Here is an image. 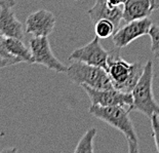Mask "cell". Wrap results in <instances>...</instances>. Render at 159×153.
Masks as SVG:
<instances>
[{"label": "cell", "instance_id": "1", "mask_svg": "<svg viewBox=\"0 0 159 153\" xmlns=\"http://www.w3.org/2000/svg\"><path fill=\"white\" fill-rule=\"evenodd\" d=\"M130 111L129 107L124 106L103 107L98 106V105H91L89 107L91 115L110 124L111 127L121 132L125 136L128 145V152L138 153L140 152V148H139L137 132L129 117Z\"/></svg>", "mask_w": 159, "mask_h": 153}, {"label": "cell", "instance_id": "2", "mask_svg": "<svg viewBox=\"0 0 159 153\" xmlns=\"http://www.w3.org/2000/svg\"><path fill=\"white\" fill-rule=\"evenodd\" d=\"M144 68L142 62L127 63L119 56L110 55L106 71L116 90L131 93L140 80Z\"/></svg>", "mask_w": 159, "mask_h": 153}, {"label": "cell", "instance_id": "3", "mask_svg": "<svg viewBox=\"0 0 159 153\" xmlns=\"http://www.w3.org/2000/svg\"><path fill=\"white\" fill-rule=\"evenodd\" d=\"M131 94L134 98L131 110L140 111L149 118L155 114L159 116V104L153 95V62L151 60L145 64L144 72Z\"/></svg>", "mask_w": 159, "mask_h": 153}, {"label": "cell", "instance_id": "4", "mask_svg": "<svg viewBox=\"0 0 159 153\" xmlns=\"http://www.w3.org/2000/svg\"><path fill=\"white\" fill-rule=\"evenodd\" d=\"M66 74L72 82L80 86H87L98 90L115 88L106 69L102 67L74 61L68 67Z\"/></svg>", "mask_w": 159, "mask_h": 153}, {"label": "cell", "instance_id": "5", "mask_svg": "<svg viewBox=\"0 0 159 153\" xmlns=\"http://www.w3.org/2000/svg\"><path fill=\"white\" fill-rule=\"evenodd\" d=\"M30 49L33 56V64L42 65L57 73L67 72L68 67L53 55L47 36H33L30 39Z\"/></svg>", "mask_w": 159, "mask_h": 153}, {"label": "cell", "instance_id": "6", "mask_svg": "<svg viewBox=\"0 0 159 153\" xmlns=\"http://www.w3.org/2000/svg\"><path fill=\"white\" fill-rule=\"evenodd\" d=\"M81 87L87 94L91 105H98V106L103 107L124 106L129 107V109L133 106L134 98L131 93H124V91L118 90L116 88L98 90V88H93L87 86H83Z\"/></svg>", "mask_w": 159, "mask_h": 153}, {"label": "cell", "instance_id": "7", "mask_svg": "<svg viewBox=\"0 0 159 153\" xmlns=\"http://www.w3.org/2000/svg\"><path fill=\"white\" fill-rule=\"evenodd\" d=\"M110 55L111 53L104 49L100 42V38L97 36L90 42L72 52V53L69 56V61L71 62L78 61V62L89 64V65L107 69Z\"/></svg>", "mask_w": 159, "mask_h": 153}, {"label": "cell", "instance_id": "8", "mask_svg": "<svg viewBox=\"0 0 159 153\" xmlns=\"http://www.w3.org/2000/svg\"><path fill=\"white\" fill-rule=\"evenodd\" d=\"M151 19L145 18L126 23L123 27L118 29L112 36L114 45L117 49H123L128 44L142 36L148 35L152 27Z\"/></svg>", "mask_w": 159, "mask_h": 153}, {"label": "cell", "instance_id": "9", "mask_svg": "<svg viewBox=\"0 0 159 153\" xmlns=\"http://www.w3.org/2000/svg\"><path fill=\"white\" fill-rule=\"evenodd\" d=\"M56 26L55 15L46 9L32 12L26 20V32L33 36H47L52 33Z\"/></svg>", "mask_w": 159, "mask_h": 153}, {"label": "cell", "instance_id": "10", "mask_svg": "<svg viewBox=\"0 0 159 153\" xmlns=\"http://www.w3.org/2000/svg\"><path fill=\"white\" fill-rule=\"evenodd\" d=\"M93 24L97 23L99 20L107 19L112 21L116 27L119 26L122 20L123 7L121 6H110L106 0H97L94 5L87 11Z\"/></svg>", "mask_w": 159, "mask_h": 153}, {"label": "cell", "instance_id": "11", "mask_svg": "<svg viewBox=\"0 0 159 153\" xmlns=\"http://www.w3.org/2000/svg\"><path fill=\"white\" fill-rule=\"evenodd\" d=\"M0 31L6 37L23 40L25 36L23 24L16 16L11 7H0Z\"/></svg>", "mask_w": 159, "mask_h": 153}, {"label": "cell", "instance_id": "12", "mask_svg": "<svg viewBox=\"0 0 159 153\" xmlns=\"http://www.w3.org/2000/svg\"><path fill=\"white\" fill-rule=\"evenodd\" d=\"M152 9L151 0H126L123 4L122 19L125 22H131L136 20L149 18Z\"/></svg>", "mask_w": 159, "mask_h": 153}, {"label": "cell", "instance_id": "13", "mask_svg": "<svg viewBox=\"0 0 159 153\" xmlns=\"http://www.w3.org/2000/svg\"><path fill=\"white\" fill-rule=\"evenodd\" d=\"M6 49L12 57L19 59L21 62L33 64V56L30 47H27L22 39L7 37L6 38Z\"/></svg>", "mask_w": 159, "mask_h": 153}, {"label": "cell", "instance_id": "14", "mask_svg": "<svg viewBox=\"0 0 159 153\" xmlns=\"http://www.w3.org/2000/svg\"><path fill=\"white\" fill-rule=\"evenodd\" d=\"M97 136V128H89L85 132V134L82 136L80 141L77 144L75 153H93L94 151L93 148V140Z\"/></svg>", "mask_w": 159, "mask_h": 153}, {"label": "cell", "instance_id": "15", "mask_svg": "<svg viewBox=\"0 0 159 153\" xmlns=\"http://www.w3.org/2000/svg\"><path fill=\"white\" fill-rule=\"evenodd\" d=\"M93 25H94V33H96V35L100 39L110 38L111 36H113V34L115 33V29L117 28L116 25L112 21L107 19L99 20Z\"/></svg>", "mask_w": 159, "mask_h": 153}, {"label": "cell", "instance_id": "16", "mask_svg": "<svg viewBox=\"0 0 159 153\" xmlns=\"http://www.w3.org/2000/svg\"><path fill=\"white\" fill-rule=\"evenodd\" d=\"M149 35L151 38V52L155 58L159 59V26L152 25Z\"/></svg>", "mask_w": 159, "mask_h": 153}, {"label": "cell", "instance_id": "17", "mask_svg": "<svg viewBox=\"0 0 159 153\" xmlns=\"http://www.w3.org/2000/svg\"><path fill=\"white\" fill-rule=\"evenodd\" d=\"M6 38H7V37H6L4 34L0 31V57L4 58V59L12 61V62L16 63V64L22 63L19 59H16V58L12 57L11 53H8L7 49H6Z\"/></svg>", "mask_w": 159, "mask_h": 153}, {"label": "cell", "instance_id": "18", "mask_svg": "<svg viewBox=\"0 0 159 153\" xmlns=\"http://www.w3.org/2000/svg\"><path fill=\"white\" fill-rule=\"evenodd\" d=\"M151 127L152 131H153V137L155 140V145H156V149L159 152V116L158 115H153L151 116Z\"/></svg>", "mask_w": 159, "mask_h": 153}, {"label": "cell", "instance_id": "19", "mask_svg": "<svg viewBox=\"0 0 159 153\" xmlns=\"http://www.w3.org/2000/svg\"><path fill=\"white\" fill-rule=\"evenodd\" d=\"M12 65H16V63L12 62L11 60H7V59H4V58L0 57V69H1V68L8 67V66H12Z\"/></svg>", "mask_w": 159, "mask_h": 153}, {"label": "cell", "instance_id": "20", "mask_svg": "<svg viewBox=\"0 0 159 153\" xmlns=\"http://www.w3.org/2000/svg\"><path fill=\"white\" fill-rule=\"evenodd\" d=\"M16 4V0H0V7H12Z\"/></svg>", "mask_w": 159, "mask_h": 153}, {"label": "cell", "instance_id": "21", "mask_svg": "<svg viewBox=\"0 0 159 153\" xmlns=\"http://www.w3.org/2000/svg\"><path fill=\"white\" fill-rule=\"evenodd\" d=\"M108 2V4L110 6H121L123 5L125 2H126V0H106Z\"/></svg>", "mask_w": 159, "mask_h": 153}, {"label": "cell", "instance_id": "22", "mask_svg": "<svg viewBox=\"0 0 159 153\" xmlns=\"http://www.w3.org/2000/svg\"><path fill=\"white\" fill-rule=\"evenodd\" d=\"M151 5H152V9L156 11L159 8V0H151Z\"/></svg>", "mask_w": 159, "mask_h": 153}]
</instances>
